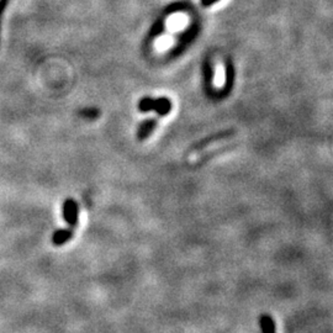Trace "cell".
<instances>
[{"label": "cell", "mask_w": 333, "mask_h": 333, "mask_svg": "<svg viewBox=\"0 0 333 333\" xmlns=\"http://www.w3.org/2000/svg\"><path fill=\"white\" fill-rule=\"evenodd\" d=\"M63 216L71 228L75 227L78 223V205L74 200L67 199L63 204Z\"/></svg>", "instance_id": "obj_1"}, {"label": "cell", "mask_w": 333, "mask_h": 333, "mask_svg": "<svg viewBox=\"0 0 333 333\" xmlns=\"http://www.w3.org/2000/svg\"><path fill=\"white\" fill-rule=\"evenodd\" d=\"M156 127H157V120L156 119H148L146 120V121H143L142 124L140 125L139 132H137V137H139V140L143 141V140L147 139V137L155 131Z\"/></svg>", "instance_id": "obj_2"}, {"label": "cell", "mask_w": 333, "mask_h": 333, "mask_svg": "<svg viewBox=\"0 0 333 333\" xmlns=\"http://www.w3.org/2000/svg\"><path fill=\"white\" fill-rule=\"evenodd\" d=\"M153 110L158 114L160 116L168 115L169 111L171 110V103L168 98H160L155 99V105H153Z\"/></svg>", "instance_id": "obj_3"}, {"label": "cell", "mask_w": 333, "mask_h": 333, "mask_svg": "<svg viewBox=\"0 0 333 333\" xmlns=\"http://www.w3.org/2000/svg\"><path fill=\"white\" fill-rule=\"evenodd\" d=\"M73 236V228H66V230H58L52 237V242L56 246H62L67 243Z\"/></svg>", "instance_id": "obj_4"}, {"label": "cell", "mask_w": 333, "mask_h": 333, "mask_svg": "<svg viewBox=\"0 0 333 333\" xmlns=\"http://www.w3.org/2000/svg\"><path fill=\"white\" fill-rule=\"evenodd\" d=\"M259 325H261V329H262L263 333L277 332V330H275L274 320H273L272 316H269V315H267V314L261 315V317H259Z\"/></svg>", "instance_id": "obj_5"}, {"label": "cell", "mask_w": 333, "mask_h": 333, "mask_svg": "<svg viewBox=\"0 0 333 333\" xmlns=\"http://www.w3.org/2000/svg\"><path fill=\"white\" fill-rule=\"evenodd\" d=\"M231 135H232V132H231V131H228V132H221V134L214 135V136H210L209 139H205V140H202V141L200 142L199 145L196 146V147H195V150H200V148L205 147V146H207V145H209V143L214 142V140H221V139H226V137L231 136Z\"/></svg>", "instance_id": "obj_6"}, {"label": "cell", "mask_w": 333, "mask_h": 333, "mask_svg": "<svg viewBox=\"0 0 333 333\" xmlns=\"http://www.w3.org/2000/svg\"><path fill=\"white\" fill-rule=\"evenodd\" d=\"M153 105H155V99L147 96V98L141 99L139 104V109L141 113H148V111H153Z\"/></svg>", "instance_id": "obj_7"}, {"label": "cell", "mask_w": 333, "mask_h": 333, "mask_svg": "<svg viewBox=\"0 0 333 333\" xmlns=\"http://www.w3.org/2000/svg\"><path fill=\"white\" fill-rule=\"evenodd\" d=\"M216 1H217V0H201V4L204 5V6H210V5L215 4Z\"/></svg>", "instance_id": "obj_8"}]
</instances>
